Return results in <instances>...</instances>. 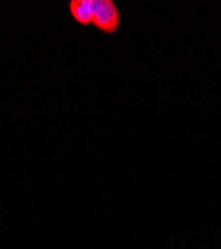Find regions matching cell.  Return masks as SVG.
Masks as SVG:
<instances>
[{
  "instance_id": "1",
  "label": "cell",
  "mask_w": 221,
  "mask_h": 249,
  "mask_svg": "<svg viewBox=\"0 0 221 249\" xmlns=\"http://www.w3.org/2000/svg\"><path fill=\"white\" fill-rule=\"evenodd\" d=\"M120 21V16L116 3L112 0H97L93 25L108 34L115 33Z\"/></svg>"
},
{
  "instance_id": "2",
  "label": "cell",
  "mask_w": 221,
  "mask_h": 249,
  "mask_svg": "<svg viewBox=\"0 0 221 249\" xmlns=\"http://www.w3.org/2000/svg\"><path fill=\"white\" fill-rule=\"evenodd\" d=\"M97 0H72L69 3L70 12L76 21L83 25L93 23Z\"/></svg>"
}]
</instances>
